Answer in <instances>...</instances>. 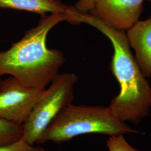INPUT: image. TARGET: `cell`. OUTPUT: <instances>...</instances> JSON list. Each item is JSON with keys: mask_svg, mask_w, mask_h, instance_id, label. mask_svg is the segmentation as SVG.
Instances as JSON below:
<instances>
[{"mask_svg": "<svg viewBox=\"0 0 151 151\" xmlns=\"http://www.w3.org/2000/svg\"><path fill=\"white\" fill-rule=\"evenodd\" d=\"M69 20L68 15L63 13L41 16L37 26L8 50L0 52V75H10L26 86L46 88L65 61L60 50L48 48L47 36L60 22Z\"/></svg>", "mask_w": 151, "mask_h": 151, "instance_id": "6da1fadb", "label": "cell"}, {"mask_svg": "<svg viewBox=\"0 0 151 151\" xmlns=\"http://www.w3.org/2000/svg\"><path fill=\"white\" fill-rule=\"evenodd\" d=\"M78 18L80 24H87L100 31L113 45L110 70L120 90L108 106L110 112L122 122L138 124L150 113L151 87L132 54L126 33L108 25L91 13L80 12Z\"/></svg>", "mask_w": 151, "mask_h": 151, "instance_id": "7a4b0ae2", "label": "cell"}, {"mask_svg": "<svg viewBox=\"0 0 151 151\" xmlns=\"http://www.w3.org/2000/svg\"><path fill=\"white\" fill-rule=\"evenodd\" d=\"M137 133L125 122L116 118L108 106L76 105L72 103L55 118L37 143H62L86 134L110 136Z\"/></svg>", "mask_w": 151, "mask_h": 151, "instance_id": "3957f363", "label": "cell"}, {"mask_svg": "<svg viewBox=\"0 0 151 151\" xmlns=\"http://www.w3.org/2000/svg\"><path fill=\"white\" fill-rule=\"evenodd\" d=\"M78 80L75 73L58 74L48 88H45L23 124V137L28 143H37L40 137L58 114L72 103L74 86Z\"/></svg>", "mask_w": 151, "mask_h": 151, "instance_id": "277c9868", "label": "cell"}, {"mask_svg": "<svg viewBox=\"0 0 151 151\" xmlns=\"http://www.w3.org/2000/svg\"><path fill=\"white\" fill-rule=\"evenodd\" d=\"M45 88L26 86L12 76L2 80L0 118L23 125Z\"/></svg>", "mask_w": 151, "mask_h": 151, "instance_id": "5b68a950", "label": "cell"}, {"mask_svg": "<svg viewBox=\"0 0 151 151\" xmlns=\"http://www.w3.org/2000/svg\"><path fill=\"white\" fill-rule=\"evenodd\" d=\"M145 0H95L90 12L108 25L127 31L137 22L143 11Z\"/></svg>", "mask_w": 151, "mask_h": 151, "instance_id": "8992f818", "label": "cell"}, {"mask_svg": "<svg viewBox=\"0 0 151 151\" xmlns=\"http://www.w3.org/2000/svg\"><path fill=\"white\" fill-rule=\"evenodd\" d=\"M126 35L143 74L146 77H151V15L137 22L127 31Z\"/></svg>", "mask_w": 151, "mask_h": 151, "instance_id": "52a82bcc", "label": "cell"}, {"mask_svg": "<svg viewBox=\"0 0 151 151\" xmlns=\"http://www.w3.org/2000/svg\"><path fill=\"white\" fill-rule=\"evenodd\" d=\"M0 8L32 12L41 16L47 13H63L68 15L70 20L76 10L74 6L65 5L60 0H0Z\"/></svg>", "mask_w": 151, "mask_h": 151, "instance_id": "ba28073f", "label": "cell"}, {"mask_svg": "<svg viewBox=\"0 0 151 151\" xmlns=\"http://www.w3.org/2000/svg\"><path fill=\"white\" fill-rule=\"evenodd\" d=\"M23 135V125L0 118V146L14 143Z\"/></svg>", "mask_w": 151, "mask_h": 151, "instance_id": "9c48e42d", "label": "cell"}, {"mask_svg": "<svg viewBox=\"0 0 151 151\" xmlns=\"http://www.w3.org/2000/svg\"><path fill=\"white\" fill-rule=\"evenodd\" d=\"M106 145L109 151H139L130 145L124 138V134L110 135Z\"/></svg>", "mask_w": 151, "mask_h": 151, "instance_id": "30bf717a", "label": "cell"}, {"mask_svg": "<svg viewBox=\"0 0 151 151\" xmlns=\"http://www.w3.org/2000/svg\"><path fill=\"white\" fill-rule=\"evenodd\" d=\"M0 151H47L40 146H34L28 143L22 137L11 144L0 146Z\"/></svg>", "mask_w": 151, "mask_h": 151, "instance_id": "8fae6325", "label": "cell"}, {"mask_svg": "<svg viewBox=\"0 0 151 151\" xmlns=\"http://www.w3.org/2000/svg\"><path fill=\"white\" fill-rule=\"evenodd\" d=\"M95 4V0H78L74 7L81 13H90L93 10Z\"/></svg>", "mask_w": 151, "mask_h": 151, "instance_id": "7c38bea8", "label": "cell"}, {"mask_svg": "<svg viewBox=\"0 0 151 151\" xmlns=\"http://www.w3.org/2000/svg\"><path fill=\"white\" fill-rule=\"evenodd\" d=\"M1 76H2L0 75V87H1V86L2 82V80L1 79Z\"/></svg>", "mask_w": 151, "mask_h": 151, "instance_id": "4fadbf2b", "label": "cell"}, {"mask_svg": "<svg viewBox=\"0 0 151 151\" xmlns=\"http://www.w3.org/2000/svg\"><path fill=\"white\" fill-rule=\"evenodd\" d=\"M149 1H151V0H149Z\"/></svg>", "mask_w": 151, "mask_h": 151, "instance_id": "5bb4252c", "label": "cell"}]
</instances>
